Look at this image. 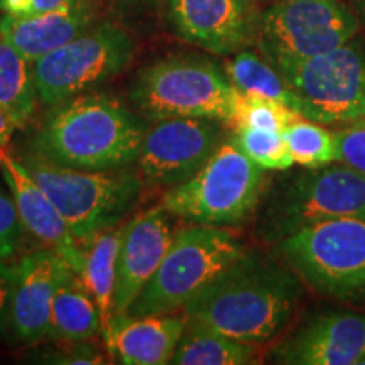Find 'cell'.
I'll return each mask as SVG.
<instances>
[{
  "label": "cell",
  "mask_w": 365,
  "mask_h": 365,
  "mask_svg": "<svg viewBox=\"0 0 365 365\" xmlns=\"http://www.w3.org/2000/svg\"><path fill=\"white\" fill-rule=\"evenodd\" d=\"M303 284L279 257L245 250L182 313L232 339L262 345L291 322L303 298Z\"/></svg>",
  "instance_id": "cell-1"
},
{
  "label": "cell",
  "mask_w": 365,
  "mask_h": 365,
  "mask_svg": "<svg viewBox=\"0 0 365 365\" xmlns=\"http://www.w3.org/2000/svg\"><path fill=\"white\" fill-rule=\"evenodd\" d=\"M149 125L117 97L91 90L49 107L24 150L70 170H125L135 166Z\"/></svg>",
  "instance_id": "cell-2"
},
{
  "label": "cell",
  "mask_w": 365,
  "mask_h": 365,
  "mask_svg": "<svg viewBox=\"0 0 365 365\" xmlns=\"http://www.w3.org/2000/svg\"><path fill=\"white\" fill-rule=\"evenodd\" d=\"M239 90L225 68L202 54H170L135 73L129 88L132 108L145 120L210 118L234 125Z\"/></svg>",
  "instance_id": "cell-3"
},
{
  "label": "cell",
  "mask_w": 365,
  "mask_h": 365,
  "mask_svg": "<svg viewBox=\"0 0 365 365\" xmlns=\"http://www.w3.org/2000/svg\"><path fill=\"white\" fill-rule=\"evenodd\" d=\"M19 161L65 218L71 234L86 244L117 227L139 202L144 180L139 171H80L58 166L24 150Z\"/></svg>",
  "instance_id": "cell-4"
},
{
  "label": "cell",
  "mask_w": 365,
  "mask_h": 365,
  "mask_svg": "<svg viewBox=\"0 0 365 365\" xmlns=\"http://www.w3.org/2000/svg\"><path fill=\"white\" fill-rule=\"evenodd\" d=\"M264 190L266 170L230 135L195 176L168 188L161 205L175 218L195 225L234 227L252 215Z\"/></svg>",
  "instance_id": "cell-5"
},
{
  "label": "cell",
  "mask_w": 365,
  "mask_h": 365,
  "mask_svg": "<svg viewBox=\"0 0 365 365\" xmlns=\"http://www.w3.org/2000/svg\"><path fill=\"white\" fill-rule=\"evenodd\" d=\"M274 250L318 294L365 307V217L307 225L277 240Z\"/></svg>",
  "instance_id": "cell-6"
},
{
  "label": "cell",
  "mask_w": 365,
  "mask_h": 365,
  "mask_svg": "<svg viewBox=\"0 0 365 365\" xmlns=\"http://www.w3.org/2000/svg\"><path fill=\"white\" fill-rule=\"evenodd\" d=\"M245 252V245L227 227H181L159 264L125 314L134 318L180 312L218 274Z\"/></svg>",
  "instance_id": "cell-7"
},
{
  "label": "cell",
  "mask_w": 365,
  "mask_h": 365,
  "mask_svg": "<svg viewBox=\"0 0 365 365\" xmlns=\"http://www.w3.org/2000/svg\"><path fill=\"white\" fill-rule=\"evenodd\" d=\"M365 217V171L349 164L308 168L276 186L264 208L259 232L267 242L333 218Z\"/></svg>",
  "instance_id": "cell-8"
},
{
  "label": "cell",
  "mask_w": 365,
  "mask_h": 365,
  "mask_svg": "<svg viewBox=\"0 0 365 365\" xmlns=\"http://www.w3.org/2000/svg\"><path fill=\"white\" fill-rule=\"evenodd\" d=\"M135 41L125 27L97 21L75 39L33 63L39 105L44 108L97 90L130 65Z\"/></svg>",
  "instance_id": "cell-9"
},
{
  "label": "cell",
  "mask_w": 365,
  "mask_h": 365,
  "mask_svg": "<svg viewBox=\"0 0 365 365\" xmlns=\"http://www.w3.org/2000/svg\"><path fill=\"white\" fill-rule=\"evenodd\" d=\"M276 70L303 118L323 125L365 120V43L359 34L331 51Z\"/></svg>",
  "instance_id": "cell-10"
},
{
  "label": "cell",
  "mask_w": 365,
  "mask_h": 365,
  "mask_svg": "<svg viewBox=\"0 0 365 365\" xmlns=\"http://www.w3.org/2000/svg\"><path fill=\"white\" fill-rule=\"evenodd\" d=\"M359 31V17L341 0H276L259 16L255 48L279 68L331 51Z\"/></svg>",
  "instance_id": "cell-11"
},
{
  "label": "cell",
  "mask_w": 365,
  "mask_h": 365,
  "mask_svg": "<svg viewBox=\"0 0 365 365\" xmlns=\"http://www.w3.org/2000/svg\"><path fill=\"white\" fill-rule=\"evenodd\" d=\"M223 125L193 117L153 122L137 158V171L143 180L166 188L188 181L223 143Z\"/></svg>",
  "instance_id": "cell-12"
},
{
  "label": "cell",
  "mask_w": 365,
  "mask_h": 365,
  "mask_svg": "<svg viewBox=\"0 0 365 365\" xmlns=\"http://www.w3.org/2000/svg\"><path fill=\"white\" fill-rule=\"evenodd\" d=\"M171 33L186 43L230 56L255 46L259 16L250 0H166Z\"/></svg>",
  "instance_id": "cell-13"
},
{
  "label": "cell",
  "mask_w": 365,
  "mask_h": 365,
  "mask_svg": "<svg viewBox=\"0 0 365 365\" xmlns=\"http://www.w3.org/2000/svg\"><path fill=\"white\" fill-rule=\"evenodd\" d=\"M276 364L365 365V317L327 309L304 319L274 349Z\"/></svg>",
  "instance_id": "cell-14"
},
{
  "label": "cell",
  "mask_w": 365,
  "mask_h": 365,
  "mask_svg": "<svg viewBox=\"0 0 365 365\" xmlns=\"http://www.w3.org/2000/svg\"><path fill=\"white\" fill-rule=\"evenodd\" d=\"M163 205L139 213L127 222L117 255L113 313L124 314L150 281L175 237V223Z\"/></svg>",
  "instance_id": "cell-15"
},
{
  "label": "cell",
  "mask_w": 365,
  "mask_h": 365,
  "mask_svg": "<svg viewBox=\"0 0 365 365\" xmlns=\"http://www.w3.org/2000/svg\"><path fill=\"white\" fill-rule=\"evenodd\" d=\"M17 269L9 331L19 344L34 345L46 339L54 294L71 267L61 255L41 249L22 257Z\"/></svg>",
  "instance_id": "cell-16"
},
{
  "label": "cell",
  "mask_w": 365,
  "mask_h": 365,
  "mask_svg": "<svg viewBox=\"0 0 365 365\" xmlns=\"http://www.w3.org/2000/svg\"><path fill=\"white\" fill-rule=\"evenodd\" d=\"M0 173L12 195L22 228L46 249L61 255L73 271L83 272L85 249L80 247V242L71 234L66 220L24 164L7 154L0 161Z\"/></svg>",
  "instance_id": "cell-17"
},
{
  "label": "cell",
  "mask_w": 365,
  "mask_h": 365,
  "mask_svg": "<svg viewBox=\"0 0 365 365\" xmlns=\"http://www.w3.org/2000/svg\"><path fill=\"white\" fill-rule=\"evenodd\" d=\"M98 21L97 6L90 0H76L33 17L0 16V38L31 63L61 48Z\"/></svg>",
  "instance_id": "cell-18"
},
{
  "label": "cell",
  "mask_w": 365,
  "mask_h": 365,
  "mask_svg": "<svg viewBox=\"0 0 365 365\" xmlns=\"http://www.w3.org/2000/svg\"><path fill=\"white\" fill-rule=\"evenodd\" d=\"M186 327L185 313L134 318L115 314L108 355L124 365L170 364Z\"/></svg>",
  "instance_id": "cell-19"
},
{
  "label": "cell",
  "mask_w": 365,
  "mask_h": 365,
  "mask_svg": "<svg viewBox=\"0 0 365 365\" xmlns=\"http://www.w3.org/2000/svg\"><path fill=\"white\" fill-rule=\"evenodd\" d=\"M100 309L88 286L73 269H68L53 299L46 341H80L100 335Z\"/></svg>",
  "instance_id": "cell-20"
},
{
  "label": "cell",
  "mask_w": 365,
  "mask_h": 365,
  "mask_svg": "<svg viewBox=\"0 0 365 365\" xmlns=\"http://www.w3.org/2000/svg\"><path fill=\"white\" fill-rule=\"evenodd\" d=\"M259 345L247 344L186 318L173 365H250L261 362Z\"/></svg>",
  "instance_id": "cell-21"
},
{
  "label": "cell",
  "mask_w": 365,
  "mask_h": 365,
  "mask_svg": "<svg viewBox=\"0 0 365 365\" xmlns=\"http://www.w3.org/2000/svg\"><path fill=\"white\" fill-rule=\"evenodd\" d=\"M122 232H124V225L113 227L86 242L85 266L83 272H81V277H83L90 293L93 294L98 304L100 322H102L100 336H102L107 352L108 345H110L112 322L115 317V313H113V291H115L117 255L118 247H120Z\"/></svg>",
  "instance_id": "cell-22"
},
{
  "label": "cell",
  "mask_w": 365,
  "mask_h": 365,
  "mask_svg": "<svg viewBox=\"0 0 365 365\" xmlns=\"http://www.w3.org/2000/svg\"><path fill=\"white\" fill-rule=\"evenodd\" d=\"M38 103L33 63L0 38V110L17 129H24L33 120Z\"/></svg>",
  "instance_id": "cell-23"
},
{
  "label": "cell",
  "mask_w": 365,
  "mask_h": 365,
  "mask_svg": "<svg viewBox=\"0 0 365 365\" xmlns=\"http://www.w3.org/2000/svg\"><path fill=\"white\" fill-rule=\"evenodd\" d=\"M225 71L240 93L261 95L298 112V100L279 71L261 53L239 51L225 63ZM301 117V115H299Z\"/></svg>",
  "instance_id": "cell-24"
},
{
  "label": "cell",
  "mask_w": 365,
  "mask_h": 365,
  "mask_svg": "<svg viewBox=\"0 0 365 365\" xmlns=\"http://www.w3.org/2000/svg\"><path fill=\"white\" fill-rule=\"evenodd\" d=\"M284 137L294 164L319 168L336 161L335 135L323 124L299 117L286 127Z\"/></svg>",
  "instance_id": "cell-25"
},
{
  "label": "cell",
  "mask_w": 365,
  "mask_h": 365,
  "mask_svg": "<svg viewBox=\"0 0 365 365\" xmlns=\"http://www.w3.org/2000/svg\"><path fill=\"white\" fill-rule=\"evenodd\" d=\"M240 149L266 171H286L293 166L284 132H274L242 125L234 129Z\"/></svg>",
  "instance_id": "cell-26"
},
{
  "label": "cell",
  "mask_w": 365,
  "mask_h": 365,
  "mask_svg": "<svg viewBox=\"0 0 365 365\" xmlns=\"http://www.w3.org/2000/svg\"><path fill=\"white\" fill-rule=\"evenodd\" d=\"M296 118H299L298 113L276 100L239 91L235 120L232 129L247 125L255 127V129L284 132L286 127Z\"/></svg>",
  "instance_id": "cell-27"
},
{
  "label": "cell",
  "mask_w": 365,
  "mask_h": 365,
  "mask_svg": "<svg viewBox=\"0 0 365 365\" xmlns=\"http://www.w3.org/2000/svg\"><path fill=\"white\" fill-rule=\"evenodd\" d=\"M53 346L34 352L33 362L48 365H102L110 364V355H107L90 340L80 341H53Z\"/></svg>",
  "instance_id": "cell-28"
},
{
  "label": "cell",
  "mask_w": 365,
  "mask_h": 365,
  "mask_svg": "<svg viewBox=\"0 0 365 365\" xmlns=\"http://www.w3.org/2000/svg\"><path fill=\"white\" fill-rule=\"evenodd\" d=\"M22 223L9 188L0 185V261H9L19 249Z\"/></svg>",
  "instance_id": "cell-29"
},
{
  "label": "cell",
  "mask_w": 365,
  "mask_h": 365,
  "mask_svg": "<svg viewBox=\"0 0 365 365\" xmlns=\"http://www.w3.org/2000/svg\"><path fill=\"white\" fill-rule=\"evenodd\" d=\"M336 143V161L365 171V120L346 124L333 132Z\"/></svg>",
  "instance_id": "cell-30"
},
{
  "label": "cell",
  "mask_w": 365,
  "mask_h": 365,
  "mask_svg": "<svg viewBox=\"0 0 365 365\" xmlns=\"http://www.w3.org/2000/svg\"><path fill=\"white\" fill-rule=\"evenodd\" d=\"M73 2L76 0H0V12L12 17H33Z\"/></svg>",
  "instance_id": "cell-31"
},
{
  "label": "cell",
  "mask_w": 365,
  "mask_h": 365,
  "mask_svg": "<svg viewBox=\"0 0 365 365\" xmlns=\"http://www.w3.org/2000/svg\"><path fill=\"white\" fill-rule=\"evenodd\" d=\"M17 266H11L6 261H0V333L9 328L11 307L14 291L17 284Z\"/></svg>",
  "instance_id": "cell-32"
},
{
  "label": "cell",
  "mask_w": 365,
  "mask_h": 365,
  "mask_svg": "<svg viewBox=\"0 0 365 365\" xmlns=\"http://www.w3.org/2000/svg\"><path fill=\"white\" fill-rule=\"evenodd\" d=\"M16 129L17 127L14 125L11 118L0 110V161L9 154V145H11L14 130Z\"/></svg>",
  "instance_id": "cell-33"
},
{
  "label": "cell",
  "mask_w": 365,
  "mask_h": 365,
  "mask_svg": "<svg viewBox=\"0 0 365 365\" xmlns=\"http://www.w3.org/2000/svg\"><path fill=\"white\" fill-rule=\"evenodd\" d=\"M95 6H107L115 9H140L156 2V0H90Z\"/></svg>",
  "instance_id": "cell-34"
},
{
  "label": "cell",
  "mask_w": 365,
  "mask_h": 365,
  "mask_svg": "<svg viewBox=\"0 0 365 365\" xmlns=\"http://www.w3.org/2000/svg\"><path fill=\"white\" fill-rule=\"evenodd\" d=\"M352 2L355 16L359 17L360 24L365 26V0H350Z\"/></svg>",
  "instance_id": "cell-35"
},
{
  "label": "cell",
  "mask_w": 365,
  "mask_h": 365,
  "mask_svg": "<svg viewBox=\"0 0 365 365\" xmlns=\"http://www.w3.org/2000/svg\"><path fill=\"white\" fill-rule=\"evenodd\" d=\"M250 2H254V4H257V2H259V0H250Z\"/></svg>",
  "instance_id": "cell-36"
}]
</instances>
